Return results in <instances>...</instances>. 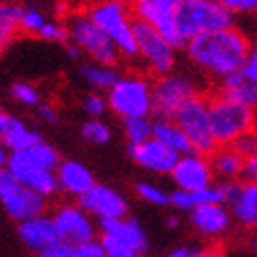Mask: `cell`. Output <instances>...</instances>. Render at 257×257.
I'll return each instance as SVG.
<instances>
[{
	"instance_id": "19",
	"label": "cell",
	"mask_w": 257,
	"mask_h": 257,
	"mask_svg": "<svg viewBox=\"0 0 257 257\" xmlns=\"http://www.w3.org/2000/svg\"><path fill=\"white\" fill-rule=\"evenodd\" d=\"M100 234L113 238L117 242L132 247L134 251H138L140 255H145L149 249V236L145 232L143 224L134 217H119V220H102L100 222Z\"/></svg>"
},
{
	"instance_id": "32",
	"label": "cell",
	"mask_w": 257,
	"mask_h": 257,
	"mask_svg": "<svg viewBox=\"0 0 257 257\" xmlns=\"http://www.w3.org/2000/svg\"><path fill=\"white\" fill-rule=\"evenodd\" d=\"M11 96H13V100H17L23 107H38L42 102L40 90L30 82H15L11 86Z\"/></svg>"
},
{
	"instance_id": "45",
	"label": "cell",
	"mask_w": 257,
	"mask_h": 257,
	"mask_svg": "<svg viewBox=\"0 0 257 257\" xmlns=\"http://www.w3.org/2000/svg\"><path fill=\"white\" fill-rule=\"evenodd\" d=\"M197 251L195 249H188V247H176L172 251H168L163 257H195Z\"/></svg>"
},
{
	"instance_id": "9",
	"label": "cell",
	"mask_w": 257,
	"mask_h": 257,
	"mask_svg": "<svg viewBox=\"0 0 257 257\" xmlns=\"http://www.w3.org/2000/svg\"><path fill=\"white\" fill-rule=\"evenodd\" d=\"M138 57L153 75H168L176 67V48L161 36L157 28L149 23L134 21Z\"/></svg>"
},
{
	"instance_id": "1",
	"label": "cell",
	"mask_w": 257,
	"mask_h": 257,
	"mask_svg": "<svg viewBox=\"0 0 257 257\" xmlns=\"http://www.w3.org/2000/svg\"><path fill=\"white\" fill-rule=\"evenodd\" d=\"M251 44L236 28L195 36L186 44V55L195 65L213 80H224L242 69Z\"/></svg>"
},
{
	"instance_id": "10",
	"label": "cell",
	"mask_w": 257,
	"mask_h": 257,
	"mask_svg": "<svg viewBox=\"0 0 257 257\" xmlns=\"http://www.w3.org/2000/svg\"><path fill=\"white\" fill-rule=\"evenodd\" d=\"M0 203L9 217L23 222L46 211V197L25 186L9 170L0 172Z\"/></svg>"
},
{
	"instance_id": "34",
	"label": "cell",
	"mask_w": 257,
	"mask_h": 257,
	"mask_svg": "<svg viewBox=\"0 0 257 257\" xmlns=\"http://www.w3.org/2000/svg\"><path fill=\"white\" fill-rule=\"evenodd\" d=\"M170 205L176 211H186L190 213L192 209L197 207V201H195V192L184 190V188H174L170 192Z\"/></svg>"
},
{
	"instance_id": "26",
	"label": "cell",
	"mask_w": 257,
	"mask_h": 257,
	"mask_svg": "<svg viewBox=\"0 0 257 257\" xmlns=\"http://www.w3.org/2000/svg\"><path fill=\"white\" fill-rule=\"evenodd\" d=\"M80 75L90 88L96 90V92H109L113 88V84L119 80L117 71H115V65H105V63H94V61L82 65Z\"/></svg>"
},
{
	"instance_id": "11",
	"label": "cell",
	"mask_w": 257,
	"mask_h": 257,
	"mask_svg": "<svg viewBox=\"0 0 257 257\" xmlns=\"http://www.w3.org/2000/svg\"><path fill=\"white\" fill-rule=\"evenodd\" d=\"M53 220L57 226L59 238L63 242H67L71 247L84 245L88 240H94L96 236V226L82 205H59L53 213Z\"/></svg>"
},
{
	"instance_id": "43",
	"label": "cell",
	"mask_w": 257,
	"mask_h": 257,
	"mask_svg": "<svg viewBox=\"0 0 257 257\" xmlns=\"http://www.w3.org/2000/svg\"><path fill=\"white\" fill-rule=\"evenodd\" d=\"M242 71H245L247 78H251L253 82H257V44L251 46L249 55H247V61L242 65Z\"/></svg>"
},
{
	"instance_id": "3",
	"label": "cell",
	"mask_w": 257,
	"mask_h": 257,
	"mask_svg": "<svg viewBox=\"0 0 257 257\" xmlns=\"http://www.w3.org/2000/svg\"><path fill=\"white\" fill-rule=\"evenodd\" d=\"M109 109L119 119L151 117L153 115V84L143 73H123L107 92Z\"/></svg>"
},
{
	"instance_id": "38",
	"label": "cell",
	"mask_w": 257,
	"mask_h": 257,
	"mask_svg": "<svg viewBox=\"0 0 257 257\" xmlns=\"http://www.w3.org/2000/svg\"><path fill=\"white\" fill-rule=\"evenodd\" d=\"M73 257H107L102 240H88L84 245L73 247Z\"/></svg>"
},
{
	"instance_id": "25",
	"label": "cell",
	"mask_w": 257,
	"mask_h": 257,
	"mask_svg": "<svg viewBox=\"0 0 257 257\" xmlns=\"http://www.w3.org/2000/svg\"><path fill=\"white\" fill-rule=\"evenodd\" d=\"M222 94L251 109H257V82L247 78L242 69L222 80Z\"/></svg>"
},
{
	"instance_id": "22",
	"label": "cell",
	"mask_w": 257,
	"mask_h": 257,
	"mask_svg": "<svg viewBox=\"0 0 257 257\" xmlns=\"http://www.w3.org/2000/svg\"><path fill=\"white\" fill-rule=\"evenodd\" d=\"M0 138H3L5 149H9L11 153L30 149L32 145L42 140L34 127H30L21 117H17V115H13L9 111L0 113Z\"/></svg>"
},
{
	"instance_id": "48",
	"label": "cell",
	"mask_w": 257,
	"mask_h": 257,
	"mask_svg": "<svg viewBox=\"0 0 257 257\" xmlns=\"http://www.w3.org/2000/svg\"><path fill=\"white\" fill-rule=\"evenodd\" d=\"M80 55H84V53H82V50L75 46V44L67 46V57H69V59H80Z\"/></svg>"
},
{
	"instance_id": "42",
	"label": "cell",
	"mask_w": 257,
	"mask_h": 257,
	"mask_svg": "<svg viewBox=\"0 0 257 257\" xmlns=\"http://www.w3.org/2000/svg\"><path fill=\"white\" fill-rule=\"evenodd\" d=\"M38 117H40L44 123H57L59 111L55 105H50V102H40V105H38Z\"/></svg>"
},
{
	"instance_id": "33",
	"label": "cell",
	"mask_w": 257,
	"mask_h": 257,
	"mask_svg": "<svg viewBox=\"0 0 257 257\" xmlns=\"http://www.w3.org/2000/svg\"><path fill=\"white\" fill-rule=\"evenodd\" d=\"M82 109L86 111L88 117H102V115H105V111L109 109V100L102 96L100 92H96V90H94V92H90V94L84 96Z\"/></svg>"
},
{
	"instance_id": "36",
	"label": "cell",
	"mask_w": 257,
	"mask_h": 257,
	"mask_svg": "<svg viewBox=\"0 0 257 257\" xmlns=\"http://www.w3.org/2000/svg\"><path fill=\"white\" fill-rule=\"evenodd\" d=\"M38 36H40L42 40H48V42H63L65 38H69V30L65 28V25H61V23L46 21Z\"/></svg>"
},
{
	"instance_id": "13",
	"label": "cell",
	"mask_w": 257,
	"mask_h": 257,
	"mask_svg": "<svg viewBox=\"0 0 257 257\" xmlns=\"http://www.w3.org/2000/svg\"><path fill=\"white\" fill-rule=\"evenodd\" d=\"M127 153H130V159L138 168H143L155 176H172L180 159V155L174 149L165 147L157 138H149L143 145H130Z\"/></svg>"
},
{
	"instance_id": "7",
	"label": "cell",
	"mask_w": 257,
	"mask_h": 257,
	"mask_svg": "<svg viewBox=\"0 0 257 257\" xmlns=\"http://www.w3.org/2000/svg\"><path fill=\"white\" fill-rule=\"evenodd\" d=\"M197 94V84L188 75L174 71L159 75L153 82V115L157 119H174L176 113Z\"/></svg>"
},
{
	"instance_id": "5",
	"label": "cell",
	"mask_w": 257,
	"mask_h": 257,
	"mask_svg": "<svg viewBox=\"0 0 257 257\" xmlns=\"http://www.w3.org/2000/svg\"><path fill=\"white\" fill-rule=\"evenodd\" d=\"M209 115L217 147L234 145L242 134L255 127V109L224 94H217L209 100Z\"/></svg>"
},
{
	"instance_id": "20",
	"label": "cell",
	"mask_w": 257,
	"mask_h": 257,
	"mask_svg": "<svg viewBox=\"0 0 257 257\" xmlns=\"http://www.w3.org/2000/svg\"><path fill=\"white\" fill-rule=\"evenodd\" d=\"M228 207L232 211L234 222L242 228H257V182L236 180Z\"/></svg>"
},
{
	"instance_id": "40",
	"label": "cell",
	"mask_w": 257,
	"mask_h": 257,
	"mask_svg": "<svg viewBox=\"0 0 257 257\" xmlns=\"http://www.w3.org/2000/svg\"><path fill=\"white\" fill-rule=\"evenodd\" d=\"M232 15H253L257 13V0H220Z\"/></svg>"
},
{
	"instance_id": "35",
	"label": "cell",
	"mask_w": 257,
	"mask_h": 257,
	"mask_svg": "<svg viewBox=\"0 0 257 257\" xmlns=\"http://www.w3.org/2000/svg\"><path fill=\"white\" fill-rule=\"evenodd\" d=\"M44 23H46V19H44V15L40 11H36V9H25V13H23V21H21V32H25V34H40V30L44 28Z\"/></svg>"
},
{
	"instance_id": "46",
	"label": "cell",
	"mask_w": 257,
	"mask_h": 257,
	"mask_svg": "<svg viewBox=\"0 0 257 257\" xmlns=\"http://www.w3.org/2000/svg\"><path fill=\"white\" fill-rule=\"evenodd\" d=\"M195 257H226V253L220 247H205V249H199Z\"/></svg>"
},
{
	"instance_id": "16",
	"label": "cell",
	"mask_w": 257,
	"mask_h": 257,
	"mask_svg": "<svg viewBox=\"0 0 257 257\" xmlns=\"http://www.w3.org/2000/svg\"><path fill=\"white\" fill-rule=\"evenodd\" d=\"M5 170H9L13 176L25 186H30L32 190L40 192L42 197H53L59 190V180H57V172H50L44 168H38V165H32L28 161H23L21 157H17L15 153L9 155V161L5 165Z\"/></svg>"
},
{
	"instance_id": "17",
	"label": "cell",
	"mask_w": 257,
	"mask_h": 257,
	"mask_svg": "<svg viewBox=\"0 0 257 257\" xmlns=\"http://www.w3.org/2000/svg\"><path fill=\"white\" fill-rule=\"evenodd\" d=\"M17 234L21 238V242L28 249L40 253L42 249L55 245L59 242V232H57V226H55V220L53 215H34V217H28V220L19 222L17 226Z\"/></svg>"
},
{
	"instance_id": "29",
	"label": "cell",
	"mask_w": 257,
	"mask_h": 257,
	"mask_svg": "<svg viewBox=\"0 0 257 257\" xmlns=\"http://www.w3.org/2000/svg\"><path fill=\"white\" fill-rule=\"evenodd\" d=\"M123 136L130 145H143L149 138H153V121L149 117L123 119Z\"/></svg>"
},
{
	"instance_id": "2",
	"label": "cell",
	"mask_w": 257,
	"mask_h": 257,
	"mask_svg": "<svg viewBox=\"0 0 257 257\" xmlns=\"http://www.w3.org/2000/svg\"><path fill=\"white\" fill-rule=\"evenodd\" d=\"M86 15L92 19L102 32L115 42L117 50L123 57H138L136 34L132 11L123 0H98L96 5L88 9Z\"/></svg>"
},
{
	"instance_id": "8",
	"label": "cell",
	"mask_w": 257,
	"mask_h": 257,
	"mask_svg": "<svg viewBox=\"0 0 257 257\" xmlns=\"http://www.w3.org/2000/svg\"><path fill=\"white\" fill-rule=\"evenodd\" d=\"M180 127L186 132L190 138L192 149L199 155H211L217 149V140L213 136V127H211V115H209V100L203 96L190 98L186 105L176 113L174 117Z\"/></svg>"
},
{
	"instance_id": "14",
	"label": "cell",
	"mask_w": 257,
	"mask_h": 257,
	"mask_svg": "<svg viewBox=\"0 0 257 257\" xmlns=\"http://www.w3.org/2000/svg\"><path fill=\"white\" fill-rule=\"evenodd\" d=\"M78 203L98 220H119L127 215V201L115 188L107 184H94L86 195L78 199Z\"/></svg>"
},
{
	"instance_id": "23",
	"label": "cell",
	"mask_w": 257,
	"mask_h": 257,
	"mask_svg": "<svg viewBox=\"0 0 257 257\" xmlns=\"http://www.w3.org/2000/svg\"><path fill=\"white\" fill-rule=\"evenodd\" d=\"M211 168L217 180L222 182H236L238 178H242V170H245V157L230 145V147H217L211 155Z\"/></svg>"
},
{
	"instance_id": "41",
	"label": "cell",
	"mask_w": 257,
	"mask_h": 257,
	"mask_svg": "<svg viewBox=\"0 0 257 257\" xmlns=\"http://www.w3.org/2000/svg\"><path fill=\"white\" fill-rule=\"evenodd\" d=\"M38 257H73V247L67 245V242H55V245H50L46 249H42L38 253Z\"/></svg>"
},
{
	"instance_id": "31",
	"label": "cell",
	"mask_w": 257,
	"mask_h": 257,
	"mask_svg": "<svg viewBox=\"0 0 257 257\" xmlns=\"http://www.w3.org/2000/svg\"><path fill=\"white\" fill-rule=\"evenodd\" d=\"M136 195L153 207H168L170 205V192H165V188H161L155 182H138Z\"/></svg>"
},
{
	"instance_id": "15",
	"label": "cell",
	"mask_w": 257,
	"mask_h": 257,
	"mask_svg": "<svg viewBox=\"0 0 257 257\" xmlns=\"http://www.w3.org/2000/svg\"><path fill=\"white\" fill-rule=\"evenodd\" d=\"M188 215H190V226L195 228V232H199L205 238L224 236L234 222L232 211H230V207L226 203L197 205Z\"/></svg>"
},
{
	"instance_id": "12",
	"label": "cell",
	"mask_w": 257,
	"mask_h": 257,
	"mask_svg": "<svg viewBox=\"0 0 257 257\" xmlns=\"http://www.w3.org/2000/svg\"><path fill=\"white\" fill-rule=\"evenodd\" d=\"M170 178H172L176 188H184V190H190V192L209 188L215 182V174H213L209 157L199 155V153L180 155Z\"/></svg>"
},
{
	"instance_id": "27",
	"label": "cell",
	"mask_w": 257,
	"mask_h": 257,
	"mask_svg": "<svg viewBox=\"0 0 257 257\" xmlns=\"http://www.w3.org/2000/svg\"><path fill=\"white\" fill-rule=\"evenodd\" d=\"M15 155L21 157L23 161H28L32 165H38V168H44V170H50V172H57L59 165H61V157L59 153L46 145L44 140H40V143L32 145L30 149H23V151H15Z\"/></svg>"
},
{
	"instance_id": "28",
	"label": "cell",
	"mask_w": 257,
	"mask_h": 257,
	"mask_svg": "<svg viewBox=\"0 0 257 257\" xmlns=\"http://www.w3.org/2000/svg\"><path fill=\"white\" fill-rule=\"evenodd\" d=\"M23 13L25 9L17 3H5L0 7V40L5 44L11 42L17 36V32H21Z\"/></svg>"
},
{
	"instance_id": "6",
	"label": "cell",
	"mask_w": 257,
	"mask_h": 257,
	"mask_svg": "<svg viewBox=\"0 0 257 257\" xmlns=\"http://www.w3.org/2000/svg\"><path fill=\"white\" fill-rule=\"evenodd\" d=\"M69 40L94 63L115 65L119 61V50L107 32H102L88 15H73L67 23Z\"/></svg>"
},
{
	"instance_id": "44",
	"label": "cell",
	"mask_w": 257,
	"mask_h": 257,
	"mask_svg": "<svg viewBox=\"0 0 257 257\" xmlns=\"http://www.w3.org/2000/svg\"><path fill=\"white\" fill-rule=\"evenodd\" d=\"M242 180L257 182V153L245 157V170H242Z\"/></svg>"
},
{
	"instance_id": "39",
	"label": "cell",
	"mask_w": 257,
	"mask_h": 257,
	"mask_svg": "<svg viewBox=\"0 0 257 257\" xmlns=\"http://www.w3.org/2000/svg\"><path fill=\"white\" fill-rule=\"evenodd\" d=\"M102 245L107 249V257H140V253L134 251L132 247H127L123 242H117L113 238H107V236H102Z\"/></svg>"
},
{
	"instance_id": "30",
	"label": "cell",
	"mask_w": 257,
	"mask_h": 257,
	"mask_svg": "<svg viewBox=\"0 0 257 257\" xmlns=\"http://www.w3.org/2000/svg\"><path fill=\"white\" fill-rule=\"evenodd\" d=\"M82 138L86 140V143L90 145H107L109 140H111V127L105 123V121H100V117H90L88 121L82 123V130H80Z\"/></svg>"
},
{
	"instance_id": "24",
	"label": "cell",
	"mask_w": 257,
	"mask_h": 257,
	"mask_svg": "<svg viewBox=\"0 0 257 257\" xmlns=\"http://www.w3.org/2000/svg\"><path fill=\"white\" fill-rule=\"evenodd\" d=\"M153 138H157L165 147L174 149L178 155L195 153L190 138L186 136V132L180 127V123L176 119H155L153 121Z\"/></svg>"
},
{
	"instance_id": "47",
	"label": "cell",
	"mask_w": 257,
	"mask_h": 257,
	"mask_svg": "<svg viewBox=\"0 0 257 257\" xmlns=\"http://www.w3.org/2000/svg\"><path fill=\"white\" fill-rule=\"evenodd\" d=\"M178 226H180V220H178V215H168V217H165V228L174 230V228H178Z\"/></svg>"
},
{
	"instance_id": "49",
	"label": "cell",
	"mask_w": 257,
	"mask_h": 257,
	"mask_svg": "<svg viewBox=\"0 0 257 257\" xmlns=\"http://www.w3.org/2000/svg\"><path fill=\"white\" fill-rule=\"evenodd\" d=\"M255 251H257V240H255Z\"/></svg>"
},
{
	"instance_id": "21",
	"label": "cell",
	"mask_w": 257,
	"mask_h": 257,
	"mask_svg": "<svg viewBox=\"0 0 257 257\" xmlns=\"http://www.w3.org/2000/svg\"><path fill=\"white\" fill-rule=\"evenodd\" d=\"M57 180H59V190L69 197H75V199L86 195V192L96 184L94 174L90 172L88 165H84L82 161H75V159L61 161L59 170H57Z\"/></svg>"
},
{
	"instance_id": "37",
	"label": "cell",
	"mask_w": 257,
	"mask_h": 257,
	"mask_svg": "<svg viewBox=\"0 0 257 257\" xmlns=\"http://www.w3.org/2000/svg\"><path fill=\"white\" fill-rule=\"evenodd\" d=\"M232 147L240 153L242 157H249V155H253V153H257V127H251L249 132H245Z\"/></svg>"
},
{
	"instance_id": "4",
	"label": "cell",
	"mask_w": 257,
	"mask_h": 257,
	"mask_svg": "<svg viewBox=\"0 0 257 257\" xmlns=\"http://www.w3.org/2000/svg\"><path fill=\"white\" fill-rule=\"evenodd\" d=\"M178 25L190 42L201 34L234 28V15L220 0H182L178 11Z\"/></svg>"
},
{
	"instance_id": "18",
	"label": "cell",
	"mask_w": 257,
	"mask_h": 257,
	"mask_svg": "<svg viewBox=\"0 0 257 257\" xmlns=\"http://www.w3.org/2000/svg\"><path fill=\"white\" fill-rule=\"evenodd\" d=\"M182 0H130V11L136 21L149 23L159 32L176 23Z\"/></svg>"
}]
</instances>
